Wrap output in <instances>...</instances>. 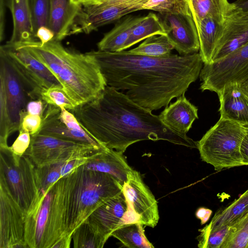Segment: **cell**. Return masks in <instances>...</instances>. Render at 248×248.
<instances>
[{
    "mask_svg": "<svg viewBox=\"0 0 248 248\" xmlns=\"http://www.w3.org/2000/svg\"><path fill=\"white\" fill-rule=\"evenodd\" d=\"M97 62L107 86L126 91L133 102L151 111L169 105L185 94L199 77V53L153 57L129 50L88 52Z\"/></svg>",
    "mask_w": 248,
    "mask_h": 248,
    "instance_id": "1",
    "label": "cell"
},
{
    "mask_svg": "<svg viewBox=\"0 0 248 248\" xmlns=\"http://www.w3.org/2000/svg\"><path fill=\"white\" fill-rule=\"evenodd\" d=\"M70 111L100 144L122 154L131 144L145 140L197 148V142L186 135L167 127L159 115L108 86L96 99Z\"/></svg>",
    "mask_w": 248,
    "mask_h": 248,
    "instance_id": "2",
    "label": "cell"
},
{
    "mask_svg": "<svg viewBox=\"0 0 248 248\" xmlns=\"http://www.w3.org/2000/svg\"><path fill=\"white\" fill-rule=\"evenodd\" d=\"M42 248H69L75 230L99 206L123 192L112 175L83 165L52 186Z\"/></svg>",
    "mask_w": 248,
    "mask_h": 248,
    "instance_id": "3",
    "label": "cell"
},
{
    "mask_svg": "<svg viewBox=\"0 0 248 248\" xmlns=\"http://www.w3.org/2000/svg\"><path fill=\"white\" fill-rule=\"evenodd\" d=\"M15 45L27 48L44 64L77 106L96 99L107 86L97 62L88 52L70 50L55 40L43 45L37 40Z\"/></svg>",
    "mask_w": 248,
    "mask_h": 248,
    "instance_id": "4",
    "label": "cell"
},
{
    "mask_svg": "<svg viewBox=\"0 0 248 248\" xmlns=\"http://www.w3.org/2000/svg\"><path fill=\"white\" fill-rule=\"evenodd\" d=\"M246 126L220 117L197 141L202 160L216 170L243 166L240 152Z\"/></svg>",
    "mask_w": 248,
    "mask_h": 248,
    "instance_id": "5",
    "label": "cell"
},
{
    "mask_svg": "<svg viewBox=\"0 0 248 248\" xmlns=\"http://www.w3.org/2000/svg\"><path fill=\"white\" fill-rule=\"evenodd\" d=\"M30 100L24 81L0 50V149H7L9 136L19 131L21 113Z\"/></svg>",
    "mask_w": 248,
    "mask_h": 248,
    "instance_id": "6",
    "label": "cell"
},
{
    "mask_svg": "<svg viewBox=\"0 0 248 248\" xmlns=\"http://www.w3.org/2000/svg\"><path fill=\"white\" fill-rule=\"evenodd\" d=\"M0 171L26 218L38 209L44 200L40 197L36 166L25 155L20 157L13 155L9 147L0 149Z\"/></svg>",
    "mask_w": 248,
    "mask_h": 248,
    "instance_id": "7",
    "label": "cell"
},
{
    "mask_svg": "<svg viewBox=\"0 0 248 248\" xmlns=\"http://www.w3.org/2000/svg\"><path fill=\"white\" fill-rule=\"evenodd\" d=\"M199 77L200 89L216 93L227 84L248 80V42L224 58L203 63Z\"/></svg>",
    "mask_w": 248,
    "mask_h": 248,
    "instance_id": "8",
    "label": "cell"
},
{
    "mask_svg": "<svg viewBox=\"0 0 248 248\" xmlns=\"http://www.w3.org/2000/svg\"><path fill=\"white\" fill-rule=\"evenodd\" d=\"M0 50L24 81L31 100L41 99L44 89L62 86L51 72L25 47L6 43Z\"/></svg>",
    "mask_w": 248,
    "mask_h": 248,
    "instance_id": "9",
    "label": "cell"
},
{
    "mask_svg": "<svg viewBox=\"0 0 248 248\" xmlns=\"http://www.w3.org/2000/svg\"><path fill=\"white\" fill-rule=\"evenodd\" d=\"M148 0H100L81 5L70 35L89 33L124 16L143 10Z\"/></svg>",
    "mask_w": 248,
    "mask_h": 248,
    "instance_id": "10",
    "label": "cell"
},
{
    "mask_svg": "<svg viewBox=\"0 0 248 248\" xmlns=\"http://www.w3.org/2000/svg\"><path fill=\"white\" fill-rule=\"evenodd\" d=\"M105 148L37 133L31 136L30 146L24 155L36 167H41L88 155Z\"/></svg>",
    "mask_w": 248,
    "mask_h": 248,
    "instance_id": "11",
    "label": "cell"
},
{
    "mask_svg": "<svg viewBox=\"0 0 248 248\" xmlns=\"http://www.w3.org/2000/svg\"><path fill=\"white\" fill-rule=\"evenodd\" d=\"M123 193L128 205L124 217H130L128 223L138 222L155 227L159 219L157 202L139 171L132 169L129 172Z\"/></svg>",
    "mask_w": 248,
    "mask_h": 248,
    "instance_id": "12",
    "label": "cell"
},
{
    "mask_svg": "<svg viewBox=\"0 0 248 248\" xmlns=\"http://www.w3.org/2000/svg\"><path fill=\"white\" fill-rule=\"evenodd\" d=\"M25 215L0 171V248H27Z\"/></svg>",
    "mask_w": 248,
    "mask_h": 248,
    "instance_id": "13",
    "label": "cell"
},
{
    "mask_svg": "<svg viewBox=\"0 0 248 248\" xmlns=\"http://www.w3.org/2000/svg\"><path fill=\"white\" fill-rule=\"evenodd\" d=\"M42 119L41 126L37 133L90 144L98 148H106L82 126L74 114L69 110L47 104Z\"/></svg>",
    "mask_w": 248,
    "mask_h": 248,
    "instance_id": "14",
    "label": "cell"
},
{
    "mask_svg": "<svg viewBox=\"0 0 248 248\" xmlns=\"http://www.w3.org/2000/svg\"><path fill=\"white\" fill-rule=\"evenodd\" d=\"M158 16L166 35L180 55H190L199 51L198 31L191 12L159 13Z\"/></svg>",
    "mask_w": 248,
    "mask_h": 248,
    "instance_id": "15",
    "label": "cell"
},
{
    "mask_svg": "<svg viewBox=\"0 0 248 248\" xmlns=\"http://www.w3.org/2000/svg\"><path fill=\"white\" fill-rule=\"evenodd\" d=\"M248 42V11H243L235 7L225 19L222 34L212 62L224 58Z\"/></svg>",
    "mask_w": 248,
    "mask_h": 248,
    "instance_id": "16",
    "label": "cell"
},
{
    "mask_svg": "<svg viewBox=\"0 0 248 248\" xmlns=\"http://www.w3.org/2000/svg\"><path fill=\"white\" fill-rule=\"evenodd\" d=\"M128 205L123 193L109 199L97 208L86 219L106 241L123 224Z\"/></svg>",
    "mask_w": 248,
    "mask_h": 248,
    "instance_id": "17",
    "label": "cell"
},
{
    "mask_svg": "<svg viewBox=\"0 0 248 248\" xmlns=\"http://www.w3.org/2000/svg\"><path fill=\"white\" fill-rule=\"evenodd\" d=\"M217 94L220 117L248 126V93L242 85L227 84Z\"/></svg>",
    "mask_w": 248,
    "mask_h": 248,
    "instance_id": "18",
    "label": "cell"
},
{
    "mask_svg": "<svg viewBox=\"0 0 248 248\" xmlns=\"http://www.w3.org/2000/svg\"><path fill=\"white\" fill-rule=\"evenodd\" d=\"M159 116L167 127L182 135H186L194 121L198 119V108L183 94L165 107Z\"/></svg>",
    "mask_w": 248,
    "mask_h": 248,
    "instance_id": "19",
    "label": "cell"
},
{
    "mask_svg": "<svg viewBox=\"0 0 248 248\" xmlns=\"http://www.w3.org/2000/svg\"><path fill=\"white\" fill-rule=\"evenodd\" d=\"M83 166L88 169L112 175L122 186L133 169L122 153L107 148L94 153Z\"/></svg>",
    "mask_w": 248,
    "mask_h": 248,
    "instance_id": "20",
    "label": "cell"
},
{
    "mask_svg": "<svg viewBox=\"0 0 248 248\" xmlns=\"http://www.w3.org/2000/svg\"><path fill=\"white\" fill-rule=\"evenodd\" d=\"M80 7L74 0H50L48 27L54 33V40L60 42L70 35Z\"/></svg>",
    "mask_w": 248,
    "mask_h": 248,
    "instance_id": "21",
    "label": "cell"
},
{
    "mask_svg": "<svg viewBox=\"0 0 248 248\" xmlns=\"http://www.w3.org/2000/svg\"><path fill=\"white\" fill-rule=\"evenodd\" d=\"M12 16L13 30L7 43L14 45L36 40L33 33L29 0H0Z\"/></svg>",
    "mask_w": 248,
    "mask_h": 248,
    "instance_id": "22",
    "label": "cell"
},
{
    "mask_svg": "<svg viewBox=\"0 0 248 248\" xmlns=\"http://www.w3.org/2000/svg\"><path fill=\"white\" fill-rule=\"evenodd\" d=\"M196 26L200 43L199 54L203 63H210L222 36L224 22L208 16L201 20Z\"/></svg>",
    "mask_w": 248,
    "mask_h": 248,
    "instance_id": "23",
    "label": "cell"
},
{
    "mask_svg": "<svg viewBox=\"0 0 248 248\" xmlns=\"http://www.w3.org/2000/svg\"><path fill=\"white\" fill-rule=\"evenodd\" d=\"M195 25L202 19L210 16L224 22L233 10V3L228 0H187Z\"/></svg>",
    "mask_w": 248,
    "mask_h": 248,
    "instance_id": "24",
    "label": "cell"
},
{
    "mask_svg": "<svg viewBox=\"0 0 248 248\" xmlns=\"http://www.w3.org/2000/svg\"><path fill=\"white\" fill-rule=\"evenodd\" d=\"M138 17L128 16L105 34L97 43L98 50L105 52H115L123 50L128 40L133 25Z\"/></svg>",
    "mask_w": 248,
    "mask_h": 248,
    "instance_id": "25",
    "label": "cell"
},
{
    "mask_svg": "<svg viewBox=\"0 0 248 248\" xmlns=\"http://www.w3.org/2000/svg\"><path fill=\"white\" fill-rule=\"evenodd\" d=\"M158 34L166 35V31L157 15L150 13L145 16L138 17L123 50L149 37Z\"/></svg>",
    "mask_w": 248,
    "mask_h": 248,
    "instance_id": "26",
    "label": "cell"
},
{
    "mask_svg": "<svg viewBox=\"0 0 248 248\" xmlns=\"http://www.w3.org/2000/svg\"><path fill=\"white\" fill-rule=\"evenodd\" d=\"M143 226L138 222L124 224L113 232L111 236L129 248H154L146 237Z\"/></svg>",
    "mask_w": 248,
    "mask_h": 248,
    "instance_id": "27",
    "label": "cell"
},
{
    "mask_svg": "<svg viewBox=\"0 0 248 248\" xmlns=\"http://www.w3.org/2000/svg\"><path fill=\"white\" fill-rule=\"evenodd\" d=\"M248 211V189L231 204L217 211L204 227L213 230L222 226L230 225Z\"/></svg>",
    "mask_w": 248,
    "mask_h": 248,
    "instance_id": "28",
    "label": "cell"
},
{
    "mask_svg": "<svg viewBox=\"0 0 248 248\" xmlns=\"http://www.w3.org/2000/svg\"><path fill=\"white\" fill-rule=\"evenodd\" d=\"M174 49L166 35L158 34L149 37L130 52L153 57H164L171 54Z\"/></svg>",
    "mask_w": 248,
    "mask_h": 248,
    "instance_id": "29",
    "label": "cell"
},
{
    "mask_svg": "<svg viewBox=\"0 0 248 248\" xmlns=\"http://www.w3.org/2000/svg\"><path fill=\"white\" fill-rule=\"evenodd\" d=\"M72 239L75 248H102L107 241L86 219L75 230Z\"/></svg>",
    "mask_w": 248,
    "mask_h": 248,
    "instance_id": "30",
    "label": "cell"
},
{
    "mask_svg": "<svg viewBox=\"0 0 248 248\" xmlns=\"http://www.w3.org/2000/svg\"><path fill=\"white\" fill-rule=\"evenodd\" d=\"M63 162L36 167V176L40 197L43 200L53 185L61 177Z\"/></svg>",
    "mask_w": 248,
    "mask_h": 248,
    "instance_id": "31",
    "label": "cell"
},
{
    "mask_svg": "<svg viewBox=\"0 0 248 248\" xmlns=\"http://www.w3.org/2000/svg\"><path fill=\"white\" fill-rule=\"evenodd\" d=\"M230 226V233L221 248H248V211Z\"/></svg>",
    "mask_w": 248,
    "mask_h": 248,
    "instance_id": "32",
    "label": "cell"
},
{
    "mask_svg": "<svg viewBox=\"0 0 248 248\" xmlns=\"http://www.w3.org/2000/svg\"><path fill=\"white\" fill-rule=\"evenodd\" d=\"M230 225H226L213 230L205 227L199 230L200 233L197 237L198 247L221 248L230 233Z\"/></svg>",
    "mask_w": 248,
    "mask_h": 248,
    "instance_id": "33",
    "label": "cell"
},
{
    "mask_svg": "<svg viewBox=\"0 0 248 248\" xmlns=\"http://www.w3.org/2000/svg\"><path fill=\"white\" fill-rule=\"evenodd\" d=\"M41 99L48 104L69 110H73L78 107L62 86L44 89L41 93Z\"/></svg>",
    "mask_w": 248,
    "mask_h": 248,
    "instance_id": "34",
    "label": "cell"
},
{
    "mask_svg": "<svg viewBox=\"0 0 248 248\" xmlns=\"http://www.w3.org/2000/svg\"><path fill=\"white\" fill-rule=\"evenodd\" d=\"M143 9L159 13H186L190 12L187 0H148Z\"/></svg>",
    "mask_w": 248,
    "mask_h": 248,
    "instance_id": "35",
    "label": "cell"
},
{
    "mask_svg": "<svg viewBox=\"0 0 248 248\" xmlns=\"http://www.w3.org/2000/svg\"><path fill=\"white\" fill-rule=\"evenodd\" d=\"M33 33L42 26H49L50 0H29Z\"/></svg>",
    "mask_w": 248,
    "mask_h": 248,
    "instance_id": "36",
    "label": "cell"
},
{
    "mask_svg": "<svg viewBox=\"0 0 248 248\" xmlns=\"http://www.w3.org/2000/svg\"><path fill=\"white\" fill-rule=\"evenodd\" d=\"M42 121L40 116L29 114L25 110L21 113L19 129L29 132L31 136L34 135L39 131Z\"/></svg>",
    "mask_w": 248,
    "mask_h": 248,
    "instance_id": "37",
    "label": "cell"
},
{
    "mask_svg": "<svg viewBox=\"0 0 248 248\" xmlns=\"http://www.w3.org/2000/svg\"><path fill=\"white\" fill-rule=\"evenodd\" d=\"M18 132V137L9 149L13 155L20 157L24 155L30 146L31 135L22 129H19Z\"/></svg>",
    "mask_w": 248,
    "mask_h": 248,
    "instance_id": "38",
    "label": "cell"
},
{
    "mask_svg": "<svg viewBox=\"0 0 248 248\" xmlns=\"http://www.w3.org/2000/svg\"><path fill=\"white\" fill-rule=\"evenodd\" d=\"M47 106V104L41 99L31 100L28 103L26 111L29 114L42 117Z\"/></svg>",
    "mask_w": 248,
    "mask_h": 248,
    "instance_id": "39",
    "label": "cell"
},
{
    "mask_svg": "<svg viewBox=\"0 0 248 248\" xmlns=\"http://www.w3.org/2000/svg\"><path fill=\"white\" fill-rule=\"evenodd\" d=\"M55 34L52 30L47 26H42L37 30L35 33L36 38L43 45L51 41L54 40Z\"/></svg>",
    "mask_w": 248,
    "mask_h": 248,
    "instance_id": "40",
    "label": "cell"
},
{
    "mask_svg": "<svg viewBox=\"0 0 248 248\" xmlns=\"http://www.w3.org/2000/svg\"><path fill=\"white\" fill-rule=\"evenodd\" d=\"M240 152L244 165H248V126H246L245 133L241 142Z\"/></svg>",
    "mask_w": 248,
    "mask_h": 248,
    "instance_id": "41",
    "label": "cell"
},
{
    "mask_svg": "<svg viewBox=\"0 0 248 248\" xmlns=\"http://www.w3.org/2000/svg\"><path fill=\"white\" fill-rule=\"evenodd\" d=\"M212 213L211 210L204 207H200L196 211L195 216L197 218L200 219L201 224L203 225L209 219Z\"/></svg>",
    "mask_w": 248,
    "mask_h": 248,
    "instance_id": "42",
    "label": "cell"
},
{
    "mask_svg": "<svg viewBox=\"0 0 248 248\" xmlns=\"http://www.w3.org/2000/svg\"><path fill=\"white\" fill-rule=\"evenodd\" d=\"M233 4L238 9L248 11V0H236Z\"/></svg>",
    "mask_w": 248,
    "mask_h": 248,
    "instance_id": "43",
    "label": "cell"
},
{
    "mask_svg": "<svg viewBox=\"0 0 248 248\" xmlns=\"http://www.w3.org/2000/svg\"><path fill=\"white\" fill-rule=\"evenodd\" d=\"M78 4L82 5L95 2L100 0H74Z\"/></svg>",
    "mask_w": 248,
    "mask_h": 248,
    "instance_id": "44",
    "label": "cell"
},
{
    "mask_svg": "<svg viewBox=\"0 0 248 248\" xmlns=\"http://www.w3.org/2000/svg\"><path fill=\"white\" fill-rule=\"evenodd\" d=\"M241 85L244 89H245L247 91H248V80Z\"/></svg>",
    "mask_w": 248,
    "mask_h": 248,
    "instance_id": "45",
    "label": "cell"
},
{
    "mask_svg": "<svg viewBox=\"0 0 248 248\" xmlns=\"http://www.w3.org/2000/svg\"><path fill=\"white\" fill-rule=\"evenodd\" d=\"M247 92H248V91H247Z\"/></svg>",
    "mask_w": 248,
    "mask_h": 248,
    "instance_id": "46",
    "label": "cell"
}]
</instances>
